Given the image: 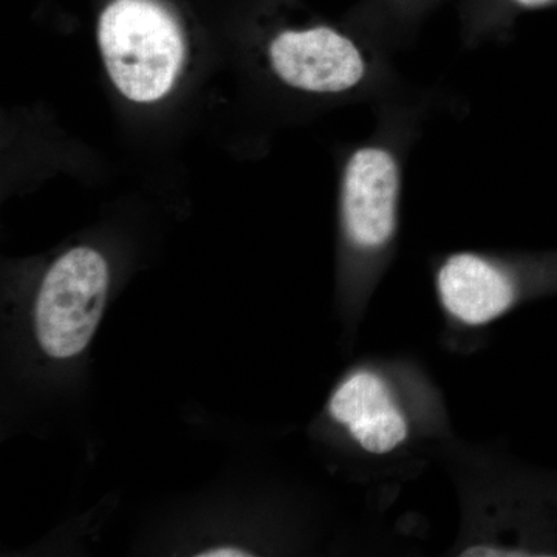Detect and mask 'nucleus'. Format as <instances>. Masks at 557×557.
I'll use <instances>...</instances> for the list:
<instances>
[{
	"label": "nucleus",
	"instance_id": "f257e3e1",
	"mask_svg": "<svg viewBox=\"0 0 557 557\" xmlns=\"http://www.w3.org/2000/svg\"><path fill=\"white\" fill-rule=\"evenodd\" d=\"M445 102L434 89L406 87L375 104L372 134L339 166V233L351 292L366 302L397 252L410 153L432 113Z\"/></svg>",
	"mask_w": 557,
	"mask_h": 557
},
{
	"label": "nucleus",
	"instance_id": "f03ea898",
	"mask_svg": "<svg viewBox=\"0 0 557 557\" xmlns=\"http://www.w3.org/2000/svg\"><path fill=\"white\" fill-rule=\"evenodd\" d=\"M329 416L366 456L387 460L442 434L438 392L416 369L394 362L361 366L333 392Z\"/></svg>",
	"mask_w": 557,
	"mask_h": 557
},
{
	"label": "nucleus",
	"instance_id": "7ed1b4c3",
	"mask_svg": "<svg viewBox=\"0 0 557 557\" xmlns=\"http://www.w3.org/2000/svg\"><path fill=\"white\" fill-rule=\"evenodd\" d=\"M97 40L110 83L127 101L156 104L177 86L185 36L159 0H112L98 17Z\"/></svg>",
	"mask_w": 557,
	"mask_h": 557
},
{
	"label": "nucleus",
	"instance_id": "20e7f679",
	"mask_svg": "<svg viewBox=\"0 0 557 557\" xmlns=\"http://www.w3.org/2000/svg\"><path fill=\"white\" fill-rule=\"evenodd\" d=\"M109 281L108 260L89 247L69 249L50 267L35 306L36 338L49 357L86 350L101 322Z\"/></svg>",
	"mask_w": 557,
	"mask_h": 557
},
{
	"label": "nucleus",
	"instance_id": "39448f33",
	"mask_svg": "<svg viewBox=\"0 0 557 557\" xmlns=\"http://www.w3.org/2000/svg\"><path fill=\"white\" fill-rule=\"evenodd\" d=\"M557 0H469L463 11V44L469 49L507 40L512 20L520 11L544 9Z\"/></svg>",
	"mask_w": 557,
	"mask_h": 557
},
{
	"label": "nucleus",
	"instance_id": "423d86ee",
	"mask_svg": "<svg viewBox=\"0 0 557 557\" xmlns=\"http://www.w3.org/2000/svg\"><path fill=\"white\" fill-rule=\"evenodd\" d=\"M200 557H245L252 556V553H247L245 549L240 548H231V547H222V548H212L207 549V552L200 553Z\"/></svg>",
	"mask_w": 557,
	"mask_h": 557
}]
</instances>
